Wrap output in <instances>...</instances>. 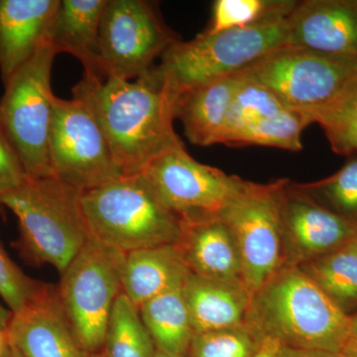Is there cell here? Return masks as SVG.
I'll list each match as a JSON object with an SVG mask.
<instances>
[{
	"label": "cell",
	"instance_id": "1",
	"mask_svg": "<svg viewBox=\"0 0 357 357\" xmlns=\"http://www.w3.org/2000/svg\"><path fill=\"white\" fill-rule=\"evenodd\" d=\"M93 109L123 176L144 172L160 155L184 143L174 105L152 70L133 81L84 75L73 89Z\"/></svg>",
	"mask_w": 357,
	"mask_h": 357
},
{
	"label": "cell",
	"instance_id": "2",
	"mask_svg": "<svg viewBox=\"0 0 357 357\" xmlns=\"http://www.w3.org/2000/svg\"><path fill=\"white\" fill-rule=\"evenodd\" d=\"M82 192L51 176L28 178L0 196V204L20 222L21 244L37 264L62 274L91 237L82 206Z\"/></svg>",
	"mask_w": 357,
	"mask_h": 357
},
{
	"label": "cell",
	"instance_id": "3",
	"mask_svg": "<svg viewBox=\"0 0 357 357\" xmlns=\"http://www.w3.org/2000/svg\"><path fill=\"white\" fill-rule=\"evenodd\" d=\"M287 20L202 33L189 42H175L152 69L175 107L190 89L241 72L271 52L288 46Z\"/></svg>",
	"mask_w": 357,
	"mask_h": 357
},
{
	"label": "cell",
	"instance_id": "4",
	"mask_svg": "<svg viewBox=\"0 0 357 357\" xmlns=\"http://www.w3.org/2000/svg\"><path fill=\"white\" fill-rule=\"evenodd\" d=\"M82 206L91 236L124 253L176 244L182 236V218L143 174L82 192Z\"/></svg>",
	"mask_w": 357,
	"mask_h": 357
},
{
	"label": "cell",
	"instance_id": "5",
	"mask_svg": "<svg viewBox=\"0 0 357 357\" xmlns=\"http://www.w3.org/2000/svg\"><path fill=\"white\" fill-rule=\"evenodd\" d=\"M259 310L268 337L283 347L340 354L351 335V317L300 272H287L269 284Z\"/></svg>",
	"mask_w": 357,
	"mask_h": 357
},
{
	"label": "cell",
	"instance_id": "6",
	"mask_svg": "<svg viewBox=\"0 0 357 357\" xmlns=\"http://www.w3.org/2000/svg\"><path fill=\"white\" fill-rule=\"evenodd\" d=\"M126 253L91 236L61 274L59 302L86 354L102 351L110 314L122 293Z\"/></svg>",
	"mask_w": 357,
	"mask_h": 357
},
{
	"label": "cell",
	"instance_id": "7",
	"mask_svg": "<svg viewBox=\"0 0 357 357\" xmlns=\"http://www.w3.org/2000/svg\"><path fill=\"white\" fill-rule=\"evenodd\" d=\"M57 55L51 44H45L4 84L0 100V130L29 178L52 176L49 138L55 95L51 74Z\"/></svg>",
	"mask_w": 357,
	"mask_h": 357
},
{
	"label": "cell",
	"instance_id": "8",
	"mask_svg": "<svg viewBox=\"0 0 357 357\" xmlns=\"http://www.w3.org/2000/svg\"><path fill=\"white\" fill-rule=\"evenodd\" d=\"M239 73L246 81L269 89L284 107L309 116L357 76V61L285 46Z\"/></svg>",
	"mask_w": 357,
	"mask_h": 357
},
{
	"label": "cell",
	"instance_id": "9",
	"mask_svg": "<svg viewBox=\"0 0 357 357\" xmlns=\"http://www.w3.org/2000/svg\"><path fill=\"white\" fill-rule=\"evenodd\" d=\"M49 160L52 176L81 192L123 176L93 109L76 96L54 98Z\"/></svg>",
	"mask_w": 357,
	"mask_h": 357
},
{
	"label": "cell",
	"instance_id": "10",
	"mask_svg": "<svg viewBox=\"0 0 357 357\" xmlns=\"http://www.w3.org/2000/svg\"><path fill=\"white\" fill-rule=\"evenodd\" d=\"M177 41L149 1L107 0L98 34L100 75L128 81L145 76Z\"/></svg>",
	"mask_w": 357,
	"mask_h": 357
},
{
	"label": "cell",
	"instance_id": "11",
	"mask_svg": "<svg viewBox=\"0 0 357 357\" xmlns=\"http://www.w3.org/2000/svg\"><path fill=\"white\" fill-rule=\"evenodd\" d=\"M282 185L243 182L220 213L236 241L241 270L249 288H261L280 258Z\"/></svg>",
	"mask_w": 357,
	"mask_h": 357
},
{
	"label": "cell",
	"instance_id": "12",
	"mask_svg": "<svg viewBox=\"0 0 357 357\" xmlns=\"http://www.w3.org/2000/svg\"><path fill=\"white\" fill-rule=\"evenodd\" d=\"M142 174L182 220L220 215L243 184L241 178L196 161L185 145L160 155Z\"/></svg>",
	"mask_w": 357,
	"mask_h": 357
},
{
	"label": "cell",
	"instance_id": "13",
	"mask_svg": "<svg viewBox=\"0 0 357 357\" xmlns=\"http://www.w3.org/2000/svg\"><path fill=\"white\" fill-rule=\"evenodd\" d=\"M288 46L357 61V0H305L289 15Z\"/></svg>",
	"mask_w": 357,
	"mask_h": 357
},
{
	"label": "cell",
	"instance_id": "14",
	"mask_svg": "<svg viewBox=\"0 0 357 357\" xmlns=\"http://www.w3.org/2000/svg\"><path fill=\"white\" fill-rule=\"evenodd\" d=\"M9 344L25 357H86L59 302L57 286L45 283L38 295L14 312L6 331Z\"/></svg>",
	"mask_w": 357,
	"mask_h": 357
},
{
	"label": "cell",
	"instance_id": "15",
	"mask_svg": "<svg viewBox=\"0 0 357 357\" xmlns=\"http://www.w3.org/2000/svg\"><path fill=\"white\" fill-rule=\"evenodd\" d=\"M60 0H0V73L6 84L44 46Z\"/></svg>",
	"mask_w": 357,
	"mask_h": 357
},
{
	"label": "cell",
	"instance_id": "16",
	"mask_svg": "<svg viewBox=\"0 0 357 357\" xmlns=\"http://www.w3.org/2000/svg\"><path fill=\"white\" fill-rule=\"evenodd\" d=\"M177 246L190 272L232 284L243 275L236 241L220 215L185 218Z\"/></svg>",
	"mask_w": 357,
	"mask_h": 357
},
{
	"label": "cell",
	"instance_id": "17",
	"mask_svg": "<svg viewBox=\"0 0 357 357\" xmlns=\"http://www.w3.org/2000/svg\"><path fill=\"white\" fill-rule=\"evenodd\" d=\"M282 229L310 255H326L357 236V225L298 194L281 191Z\"/></svg>",
	"mask_w": 357,
	"mask_h": 357
},
{
	"label": "cell",
	"instance_id": "18",
	"mask_svg": "<svg viewBox=\"0 0 357 357\" xmlns=\"http://www.w3.org/2000/svg\"><path fill=\"white\" fill-rule=\"evenodd\" d=\"M243 83L238 73L190 89L177 98L175 119L182 121L192 144H222L227 114L236 89Z\"/></svg>",
	"mask_w": 357,
	"mask_h": 357
},
{
	"label": "cell",
	"instance_id": "19",
	"mask_svg": "<svg viewBox=\"0 0 357 357\" xmlns=\"http://www.w3.org/2000/svg\"><path fill=\"white\" fill-rule=\"evenodd\" d=\"M107 0H60L47 42L57 53H67L84 66V75L102 77L98 45Z\"/></svg>",
	"mask_w": 357,
	"mask_h": 357
},
{
	"label": "cell",
	"instance_id": "20",
	"mask_svg": "<svg viewBox=\"0 0 357 357\" xmlns=\"http://www.w3.org/2000/svg\"><path fill=\"white\" fill-rule=\"evenodd\" d=\"M190 273L177 244L126 253L122 293L138 307L185 281Z\"/></svg>",
	"mask_w": 357,
	"mask_h": 357
},
{
	"label": "cell",
	"instance_id": "21",
	"mask_svg": "<svg viewBox=\"0 0 357 357\" xmlns=\"http://www.w3.org/2000/svg\"><path fill=\"white\" fill-rule=\"evenodd\" d=\"M195 333L237 328L245 310V296L232 284L190 272L183 285Z\"/></svg>",
	"mask_w": 357,
	"mask_h": 357
},
{
	"label": "cell",
	"instance_id": "22",
	"mask_svg": "<svg viewBox=\"0 0 357 357\" xmlns=\"http://www.w3.org/2000/svg\"><path fill=\"white\" fill-rule=\"evenodd\" d=\"M183 285L184 282L139 307L141 319L156 349L178 357L187 356L195 335Z\"/></svg>",
	"mask_w": 357,
	"mask_h": 357
},
{
	"label": "cell",
	"instance_id": "23",
	"mask_svg": "<svg viewBox=\"0 0 357 357\" xmlns=\"http://www.w3.org/2000/svg\"><path fill=\"white\" fill-rule=\"evenodd\" d=\"M156 349L141 319L139 307L121 293L107 324L103 354L105 357H154Z\"/></svg>",
	"mask_w": 357,
	"mask_h": 357
},
{
	"label": "cell",
	"instance_id": "24",
	"mask_svg": "<svg viewBox=\"0 0 357 357\" xmlns=\"http://www.w3.org/2000/svg\"><path fill=\"white\" fill-rule=\"evenodd\" d=\"M310 277L345 312L357 305V236L326 253L311 267Z\"/></svg>",
	"mask_w": 357,
	"mask_h": 357
},
{
	"label": "cell",
	"instance_id": "25",
	"mask_svg": "<svg viewBox=\"0 0 357 357\" xmlns=\"http://www.w3.org/2000/svg\"><path fill=\"white\" fill-rule=\"evenodd\" d=\"M307 117L311 124L323 128L335 153L357 155V76L333 100Z\"/></svg>",
	"mask_w": 357,
	"mask_h": 357
},
{
	"label": "cell",
	"instance_id": "26",
	"mask_svg": "<svg viewBox=\"0 0 357 357\" xmlns=\"http://www.w3.org/2000/svg\"><path fill=\"white\" fill-rule=\"evenodd\" d=\"M297 3L293 0H217L213 2L211 21L204 33L215 34L286 20Z\"/></svg>",
	"mask_w": 357,
	"mask_h": 357
},
{
	"label": "cell",
	"instance_id": "27",
	"mask_svg": "<svg viewBox=\"0 0 357 357\" xmlns=\"http://www.w3.org/2000/svg\"><path fill=\"white\" fill-rule=\"evenodd\" d=\"M310 124L306 114L284 109L249 126L232 140L230 146L258 145L300 151L303 148V131Z\"/></svg>",
	"mask_w": 357,
	"mask_h": 357
},
{
	"label": "cell",
	"instance_id": "28",
	"mask_svg": "<svg viewBox=\"0 0 357 357\" xmlns=\"http://www.w3.org/2000/svg\"><path fill=\"white\" fill-rule=\"evenodd\" d=\"M284 109L287 107L269 89L243 77V83L230 103L222 144L230 145L251 124L273 116Z\"/></svg>",
	"mask_w": 357,
	"mask_h": 357
},
{
	"label": "cell",
	"instance_id": "29",
	"mask_svg": "<svg viewBox=\"0 0 357 357\" xmlns=\"http://www.w3.org/2000/svg\"><path fill=\"white\" fill-rule=\"evenodd\" d=\"M311 189L326 204L325 208L357 225V155Z\"/></svg>",
	"mask_w": 357,
	"mask_h": 357
},
{
	"label": "cell",
	"instance_id": "30",
	"mask_svg": "<svg viewBox=\"0 0 357 357\" xmlns=\"http://www.w3.org/2000/svg\"><path fill=\"white\" fill-rule=\"evenodd\" d=\"M259 347L237 328L195 333L185 357H255Z\"/></svg>",
	"mask_w": 357,
	"mask_h": 357
},
{
	"label": "cell",
	"instance_id": "31",
	"mask_svg": "<svg viewBox=\"0 0 357 357\" xmlns=\"http://www.w3.org/2000/svg\"><path fill=\"white\" fill-rule=\"evenodd\" d=\"M44 285L28 277L0 243V296L13 314L21 311L34 299Z\"/></svg>",
	"mask_w": 357,
	"mask_h": 357
},
{
	"label": "cell",
	"instance_id": "32",
	"mask_svg": "<svg viewBox=\"0 0 357 357\" xmlns=\"http://www.w3.org/2000/svg\"><path fill=\"white\" fill-rule=\"evenodd\" d=\"M28 178L20 157L0 130V196L20 187Z\"/></svg>",
	"mask_w": 357,
	"mask_h": 357
},
{
	"label": "cell",
	"instance_id": "33",
	"mask_svg": "<svg viewBox=\"0 0 357 357\" xmlns=\"http://www.w3.org/2000/svg\"><path fill=\"white\" fill-rule=\"evenodd\" d=\"M276 357H342L340 354L321 351H307V349H292L281 345Z\"/></svg>",
	"mask_w": 357,
	"mask_h": 357
},
{
	"label": "cell",
	"instance_id": "34",
	"mask_svg": "<svg viewBox=\"0 0 357 357\" xmlns=\"http://www.w3.org/2000/svg\"><path fill=\"white\" fill-rule=\"evenodd\" d=\"M340 356L342 357H357V333H351L347 340Z\"/></svg>",
	"mask_w": 357,
	"mask_h": 357
},
{
	"label": "cell",
	"instance_id": "35",
	"mask_svg": "<svg viewBox=\"0 0 357 357\" xmlns=\"http://www.w3.org/2000/svg\"><path fill=\"white\" fill-rule=\"evenodd\" d=\"M11 317H13V312L0 305V330L6 332Z\"/></svg>",
	"mask_w": 357,
	"mask_h": 357
},
{
	"label": "cell",
	"instance_id": "36",
	"mask_svg": "<svg viewBox=\"0 0 357 357\" xmlns=\"http://www.w3.org/2000/svg\"><path fill=\"white\" fill-rule=\"evenodd\" d=\"M7 347H9L8 340H7L6 333L4 331L0 330V354L6 351Z\"/></svg>",
	"mask_w": 357,
	"mask_h": 357
},
{
	"label": "cell",
	"instance_id": "37",
	"mask_svg": "<svg viewBox=\"0 0 357 357\" xmlns=\"http://www.w3.org/2000/svg\"><path fill=\"white\" fill-rule=\"evenodd\" d=\"M10 357H25L16 347H13V345H10Z\"/></svg>",
	"mask_w": 357,
	"mask_h": 357
},
{
	"label": "cell",
	"instance_id": "38",
	"mask_svg": "<svg viewBox=\"0 0 357 357\" xmlns=\"http://www.w3.org/2000/svg\"><path fill=\"white\" fill-rule=\"evenodd\" d=\"M351 333H357V314L351 318Z\"/></svg>",
	"mask_w": 357,
	"mask_h": 357
},
{
	"label": "cell",
	"instance_id": "39",
	"mask_svg": "<svg viewBox=\"0 0 357 357\" xmlns=\"http://www.w3.org/2000/svg\"><path fill=\"white\" fill-rule=\"evenodd\" d=\"M154 357H178V356H172V354H166V352L159 351V349H156V352H155Z\"/></svg>",
	"mask_w": 357,
	"mask_h": 357
},
{
	"label": "cell",
	"instance_id": "40",
	"mask_svg": "<svg viewBox=\"0 0 357 357\" xmlns=\"http://www.w3.org/2000/svg\"><path fill=\"white\" fill-rule=\"evenodd\" d=\"M10 351H11V347L10 344H9V347H7L6 351H3L0 354V357H10Z\"/></svg>",
	"mask_w": 357,
	"mask_h": 357
},
{
	"label": "cell",
	"instance_id": "41",
	"mask_svg": "<svg viewBox=\"0 0 357 357\" xmlns=\"http://www.w3.org/2000/svg\"><path fill=\"white\" fill-rule=\"evenodd\" d=\"M86 357H105L102 351L96 352V354H86Z\"/></svg>",
	"mask_w": 357,
	"mask_h": 357
}]
</instances>
